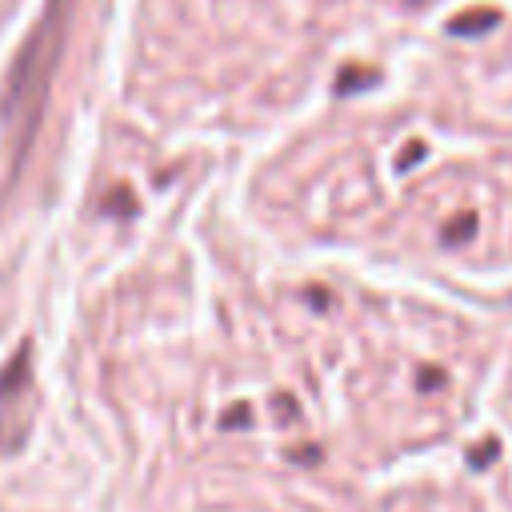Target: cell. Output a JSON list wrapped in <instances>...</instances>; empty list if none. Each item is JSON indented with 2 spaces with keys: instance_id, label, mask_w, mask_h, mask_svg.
I'll list each match as a JSON object with an SVG mask.
<instances>
[{
  "instance_id": "5",
  "label": "cell",
  "mask_w": 512,
  "mask_h": 512,
  "mask_svg": "<svg viewBox=\"0 0 512 512\" xmlns=\"http://www.w3.org/2000/svg\"><path fill=\"white\" fill-rule=\"evenodd\" d=\"M420 156H424V144H416V140H412V148L396 160V168H408V164H412V160H420Z\"/></svg>"
},
{
  "instance_id": "4",
  "label": "cell",
  "mask_w": 512,
  "mask_h": 512,
  "mask_svg": "<svg viewBox=\"0 0 512 512\" xmlns=\"http://www.w3.org/2000/svg\"><path fill=\"white\" fill-rule=\"evenodd\" d=\"M472 232H476V212H460V216H452V220L444 224L440 240H444L448 248H456V244H464Z\"/></svg>"
},
{
  "instance_id": "7",
  "label": "cell",
  "mask_w": 512,
  "mask_h": 512,
  "mask_svg": "<svg viewBox=\"0 0 512 512\" xmlns=\"http://www.w3.org/2000/svg\"><path fill=\"white\" fill-rule=\"evenodd\" d=\"M420 384L428 388V384H440V372H420Z\"/></svg>"
},
{
  "instance_id": "1",
  "label": "cell",
  "mask_w": 512,
  "mask_h": 512,
  "mask_svg": "<svg viewBox=\"0 0 512 512\" xmlns=\"http://www.w3.org/2000/svg\"><path fill=\"white\" fill-rule=\"evenodd\" d=\"M76 0H44L36 24L28 28L24 44L16 48V60L8 68L4 92H0V136L8 144V176H16L32 152V140L40 132L52 76L60 68L68 28H72Z\"/></svg>"
},
{
  "instance_id": "6",
  "label": "cell",
  "mask_w": 512,
  "mask_h": 512,
  "mask_svg": "<svg viewBox=\"0 0 512 512\" xmlns=\"http://www.w3.org/2000/svg\"><path fill=\"white\" fill-rule=\"evenodd\" d=\"M236 420H240V424H244V420H248V412H244V408H232V412H228V416H224V424H236Z\"/></svg>"
},
{
  "instance_id": "2",
  "label": "cell",
  "mask_w": 512,
  "mask_h": 512,
  "mask_svg": "<svg viewBox=\"0 0 512 512\" xmlns=\"http://www.w3.org/2000/svg\"><path fill=\"white\" fill-rule=\"evenodd\" d=\"M32 416H36L32 344H20L0 368V456H16L24 448Z\"/></svg>"
},
{
  "instance_id": "3",
  "label": "cell",
  "mask_w": 512,
  "mask_h": 512,
  "mask_svg": "<svg viewBox=\"0 0 512 512\" xmlns=\"http://www.w3.org/2000/svg\"><path fill=\"white\" fill-rule=\"evenodd\" d=\"M500 24V12L496 8H472V12H460L456 20H448V32L452 36H476V32H488Z\"/></svg>"
}]
</instances>
